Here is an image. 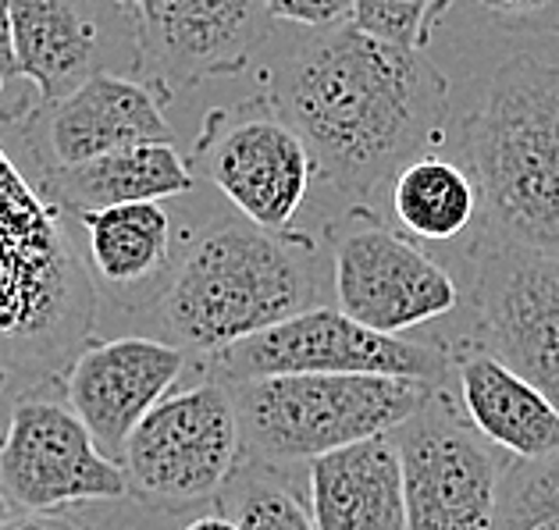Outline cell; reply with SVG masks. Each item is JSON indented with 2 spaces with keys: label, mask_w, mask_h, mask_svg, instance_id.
I'll use <instances>...</instances> for the list:
<instances>
[{
  "label": "cell",
  "mask_w": 559,
  "mask_h": 530,
  "mask_svg": "<svg viewBox=\"0 0 559 530\" xmlns=\"http://www.w3.org/2000/svg\"><path fill=\"white\" fill-rule=\"evenodd\" d=\"M264 97L304 135L321 179L353 203L445 143V75L425 50L381 44L353 22L296 39L267 72Z\"/></svg>",
  "instance_id": "1"
},
{
  "label": "cell",
  "mask_w": 559,
  "mask_h": 530,
  "mask_svg": "<svg viewBox=\"0 0 559 530\" xmlns=\"http://www.w3.org/2000/svg\"><path fill=\"white\" fill-rule=\"evenodd\" d=\"M97 324L93 270L64 217L0 146V366L58 374Z\"/></svg>",
  "instance_id": "2"
},
{
  "label": "cell",
  "mask_w": 559,
  "mask_h": 530,
  "mask_svg": "<svg viewBox=\"0 0 559 530\" xmlns=\"http://www.w3.org/2000/svg\"><path fill=\"white\" fill-rule=\"evenodd\" d=\"M313 242L296 232H267L250 221H225L200 236L168 289L157 321L171 346L214 357L313 306Z\"/></svg>",
  "instance_id": "3"
},
{
  "label": "cell",
  "mask_w": 559,
  "mask_h": 530,
  "mask_svg": "<svg viewBox=\"0 0 559 530\" xmlns=\"http://www.w3.org/2000/svg\"><path fill=\"white\" fill-rule=\"evenodd\" d=\"M463 140L485 232L559 256V61H502Z\"/></svg>",
  "instance_id": "4"
},
{
  "label": "cell",
  "mask_w": 559,
  "mask_h": 530,
  "mask_svg": "<svg viewBox=\"0 0 559 530\" xmlns=\"http://www.w3.org/2000/svg\"><path fill=\"white\" fill-rule=\"evenodd\" d=\"M242 453L257 463H313L403 427L435 399V385L374 374H278L228 385Z\"/></svg>",
  "instance_id": "5"
},
{
  "label": "cell",
  "mask_w": 559,
  "mask_h": 530,
  "mask_svg": "<svg viewBox=\"0 0 559 530\" xmlns=\"http://www.w3.org/2000/svg\"><path fill=\"white\" fill-rule=\"evenodd\" d=\"M207 360L222 385L278 374H374L442 388L453 371L449 349L371 332L335 306H310Z\"/></svg>",
  "instance_id": "6"
},
{
  "label": "cell",
  "mask_w": 559,
  "mask_h": 530,
  "mask_svg": "<svg viewBox=\"0 0 559 530\" xmlns=\"http://www.w3.org/2000/svg\"><path fill=\"white\" fill-rule=\"evenodd\" d=\"M329 239L332 292L349 321L381 335H403L456 310L453 275L367 203H349Z\"/></svg>",
  "instance_id": "7"
},
{
  "label": "cell",
  "mask_w": 559,
  "mask_h": 530,
  "mask_svg": "<svg viewBox=\"0 0 559 530\" xmlns=\"http://www.w3.org/2000/svg\"><path fill=\"white\" fill-rule=\"evenodd\" d=\"M242 453L231 388L203 382L165 396L135 424L121 453L129 492L154 506H189L231 481Z\"/></svg>",
  "instance_id": "8"
},
{
  "label": "cell",
  "mask_w": 559,
  "mask_h": 530,
  "mask_svg": "<svg viewBox=\"0 0 559 530\" xmlns=\"http://www.w3.org/2000/svg\"><path fill=\"white\" fill-rule=\"evenodd\" d=\"M189 168L211 179L250 225L267 232H289L318 174L304 135L267 97L217 107L203 118Z\"/></svg>",
  "instance_id": "9"
},
{
  "label": "cell",
  "mask_w": 559,
  "mask_h": 530,
  "mask_svg": "<svg viewBox=\"0 0 559 530\" xmlns=\"http://www.w3.org/2000/svg\"><path fill=\"white\" fill-rule=\"evenodd\" d=\"M389 438L403 467L406 530H492L510 456H499L442 388Z\"/></svg>",
  "instance_id": "10"
},
{
  "label": "cell",
  "mask_w": 559,
  "mask_h": 530,
  "mask_svg": "<svg viewBox=\"0 0 559 530\" xmlns=\"http://www.w3.org/2000/svg\"><path fill=\"white\" fill-rule=\"evenodd\" d=\"M481 346L559 410V256L481 232L471 250Z\"/></svg>",
  "instance_id": "11"
},
{
  "label": "cell",
  "mask_w": 559,
  "mask_h": 530,
  "mask_svg": "<svg viewBox=\"0 0 559 530\" xmlns=\"http://www.w3.org/2000/svg\"><path fill=\"white\" fill-rule=\"evenodd\" d=\"M0 492L25 513H50L129 495V478L100 453L72 406L22 396L0 442Z\"/></svg>",
  "instance_id": "12"
},
{
  "label": "cell",
  "mask_w": 559,
  "mask_h": 530,
  "mask_svg": "<svg viewBox=\"0 0 559 530\" xmlns=\"http://www.w3.org/2000/svg\"><path fill=\"white\" fill-rule=\"evenodd\" d=\"M132 19L140 64L165 97L247 72L275 22L267 0H143Z\"/></svg>",
  "instance_id": "13"
},
{
  "label": "cell",
  "mask_w": 559,
  "mask_h": 530,
  "mask_svg": "<svg viewBox=\"0 0 559 530\" xmlns=\"http://www.w3.org/2000/svg\"><path fill=\"white\" fill-rule=\"evenodd\" d=\"M165 93L118 72H100L25 121L39 171L75 168L129 146H175Z\"/></svg>",
  "instance_id": "14"
},
{
  "label": "cell",
  "mask_w": 559,
  "mask_h": 530,
  "mask_svg": "<svg viewBox=\"0 0 559 530\" xmlns=\"http://www.w3.org/2000/svg\"><path fill=\"white\" fill-rule=\"evenodd\" d=\"M182 366L186 352L160 338H104L64 366V396L100 453L121 463L135 424L168 396Z\"/></svg>",
  "instance_id": "15"
},
{
  "label": "cell",
  "mask_w": 559,
  "mask_h": 530,
  "mask_svg": "<svg viewBox=\"0 0 559 530\" xmlns=\"http://www.w3.org/2000/svg\"><path fill=\"white\" fill-rule=\"evenodd\" d=\"M449 357H453L463 417L485 442L524 463L559 459V410L524 374H516L481 342L460 346Z\"/></svg>",
  "instance_id": "16"
},
{
  "label": "cell",
  "mask_w": 559,
  "mask_h": 530,
  "mask_svg": "<svg viewBox=\"0 0 559 530\" xmlns=\"http://www.w3.org/2000/svg\"><path fill=\"white\" fill-rule=\"evenodd\" d=\"M8 8L22 75L36 86L39 107L61 100L93 75L115 72L93 0H8Z\"/></svg>",
  "instance_id": "17"
},
{
  "label": "cell",
  "mask_w": 559,
  "mask_h": 530,
  "mask_svg": "<svg viewBox=\"0 0 559 530\" xmlns=\"http://www.w3.org/2000/svg\"><path fill=\"white\" fill-rule=\"evenodd\" d=\"M310 516L318 530H406L403 467L389 434L313 459Z\"/></svg>",
  "instance_id": "18"
},
{
  "label": "cell",
  "mask_w": 559,
  "mask_h": 530,
  "mask_svg": "<svg viewBox=\"0 0 559 530\" xmlns=\"http://www.w3.org/2000/svg\"><path fill=\"white\" fill-rule=\"evenodd\" d=\"M193 168L175 146H129L75 168L39 171V193L72 217L126 203H160L193 193Z\"/></svg>",
  "instance_id": "19"
},
{
  "label": "cell",
  "mask_w": 559,
  "mask_h": 530,
  "mask_svg": "<svg viewBox=\"0 0 559 530\" xmlns=\"http://www.w3.org/2000/svg\"><path fill=\"white\" fill-rule=\"evenodd\" d=\"M90 270L111 289H143L171 267V214L165 203H126L79 217Z\"/></svg>",
  "instance_id": "20"
},
{
  "label": "cell",
  "mask_w": 559,
  "mask_h": 530,
  "mask_svg": "<svg viewBox=\"0 0 559 530\" xmlns=\"http://www.w3.org/2000/svg\"><path fill=\"white\" fill-rule=\"evenodd\" d=\"M389 189L392 214L403 236H414L420 242H449L463 236L481 210L474 174L439 154L411 160Z\"/></svg>",
  "instance_id": "21"
},
{
  "label": "cell",
  "mask_w": 559,
  "mask_h": 530,
  "mask_svg": "<svg viewBox=\"0 0 559 530\" xmlns=\"http://www.w3.org/2000/svg\"><path fill=\"white\" fill-rule=\"evenodd\" d=\"M492 530H559V459H510L502 473Z\"/></svg>",
  "instance_id": "22"
},
{
  "label": "cell",
  "mask_w": 559,
  "mask_h": 530,
  "mask_svg": "<svg viewBox=\"0 0 559 530\" xmlns=\"http://www.w3.org/2000/svg\"><path fill=\"white\" fill-rule=\"evenodd\" d=\"M225 487L231 495L228 502L231 509L225 516H231L239 530H318L310 509L296 498L293 487L267 478L261 463H257V478L247 467L242 478L231 473V481Z\"/></svg>",
  "instance_id": "23"
},
{
  "label": "cell",
  "mask_w": 559,
  "mask_h": 530,
  "mask_svg": "<svg viewBox=\"0 0 559 530\" xmlns=\"http://www.w3.org/2000/svg\"><path fill=\"white\" fill-rule=\"evenodd\" d=\"M449 0H353V25L381 44L428 50Z\"/></svg>",
  "instance_id": "24"
},
{
  "label": "cell",
  "mask_w": 559,
  "mask_h": 530,
  "mask_svg": "<svg viewBox=\"0 0 559 530\" xmlns=\"http://www.w3.org/2000/svg\"><path fill=\"white\" fill-rule=\"evenodd\" d=\"M36 111H39V93L22 75L15 36H11V8L8 0H0V121L25 125Z\"/></svg>",
  "instance_id": "25"
},
{
  "label": "cell",
  "mask_w": 559,
  "mask_h": 530,
  "mask_svg": "<svg viewBox=\"0 0 559 530\" xmlns=\"http://www.w3.org/2000/svg\"><path fill=\"white\" fill-rule=\"evenodd\" d=\"M275 22L304 25V29H338L353 22V0H267Z\"/></svg>",
  "instance_id": "26"
},
{
  "label": "cell",
  "mask_w": 559,
  "mask_h": 530,
  "mask_svg": "<svg viewBox=\"0 0 559 530\" xmlns=\"http://www.w3.org/2000/svg\"><path fill=\"white\" fill-rule=\"evenodd\" d=\"M474 4L513 29H559V0H474Z\"/></svg>",
  "instance_id": "27"
},
{
  "label": "cell",
  "mask_w": 559,
  "mask_h": 530,
  "mask_svg": "<svg viewBox=\"0 0 559 530\" xmlns=\"http://www.w3.org/2000/svg\"><path fill=\"white\" fill-rule=\"evenodd\" d=\"M0 530H83L61 513H11L0 520Z\"/></svg>",
  "instance_id": "28"
},
{
  "label": "cell",
  "mask_w": 559,
  "mask_h": 530,
  "mask_svg": "<svg viewBox=\"0 0 559 530\" xmlns=\"http://www.w3.org/2000/svg\"><path fill=\"white\" fill-rule=\"evenodd\" d=\"M186 530H239V527L225 513H207V516H197V520L189 523Z\"/></svg>",
  "instance_id": "29"
},
{
  "label": "cell",
  "mask_w": 559,
  "mask_h": 530,
  "mask_svg": "<svg viewBox=\"0 0 559 530\" xmlns=\"http://www.w3.org/2000/svg\"><path fill=\"white\" fill-rule=\"evenodd\" d=\"M107 4H115V8H121V11H129V15H132V11H135V8H140V4H143V0H107Z\"/></svg>",
  "instance_id": "30"
},
{
  "label": "cell",
  "mask_w": 559,
  "mask_h": 530,
  "mask_svg": "<svg viewBox=\"0 0 559 530\" xmlns=\"http://www.w3.org/2000/svg\"><path fill=\"white\" fill-rule=\"evenodd\" d=\"M11 516V502L4 498V492H0V520H8Z\"/></svg>",
  "instance_id": "31"
},
{
  "label": "cell",
  "mask_w": 559,
  "mask_h": 530,
  "mask_svg": "<svg viewBox=\"0 0 559 530\" xmlns=\"http://www.w3.org/2000/svg\"><path fill=\"white\" fill-rule=\"evenodd\" d=\"M4 382H8V371H4V366H0V388H4Z\"/></svg>",
  "instance_id": "32"
}]
</instances>
